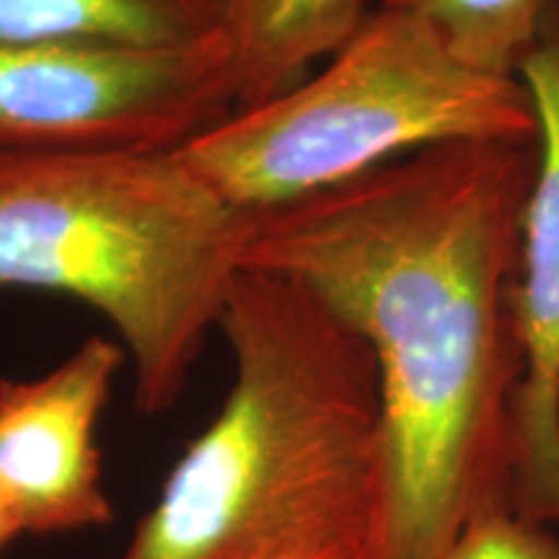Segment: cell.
<instances>
[{
	"mask_svg": "<svg viewBox=\"0 0 559 559\" xmlns=\"http://www.w3.org/2000/svg\"><path fill=\"white\" fill-rule=\"evenodd\" d=\"M534 171L536 143L453 140L251 215L243 267L309 288L379 368L383 492L360 559H438L513 508Z\"/></svg>",
	"mask_w": 559,
	"mask_h": 559,
	"instance_id": "cell-1",
	"label": "cell"
},
{
	"mask_svg": "<svg viewBox=\"0 0 559 559\" xmlns=\"http://www.w3.org/2000/svg\"><path fill=\"white\" fill-rule=\"evenodd\" d=\"M218 326L234 386L117 559L362 557L383 492L376 358L309 288L243 267Z\"/></svg>",
	"mask_w": 559,
	"mask_h": 559,
	"instance_id": "cell-2",
	"label": "cell"
},
{
	"mask_svg": "<svg viewBox=\"0 0 559 559\" xmlns=\"http://www.w3.org/2000/svg\"><path fill=\"white\" fill-rule=\"evenodd\" d=\"M249 228L177 151L0 156V288L99 311L148 417L185 394L243 270Z\"/></svg>",
	"mask_w": 559,
	"mask_h": 559,
	"instance_id": "cell-3",
	"label": "cell"
},
{
	"mask_svg": "<svg viewBox=\"0 0 559 559\" xmlns=\"http://www.w3.org/2000/svg\"><path fill=\"white\" fill-rule=\"evenodd\" d=\"M536 132L521 79L469 68L428 21L381 3L319 75L177 153L230 207L262 215L430 145L536 143Z\"/></svg>",
	"mask_w": 559,
	"mask_h": 559,
	"instance_id": "cell-4",
	"label": "cell"
},
{
	"mask_svg": "<svg viewBox=\"0 0 559 559\" xmlns=\"http://www.w3.org/2000/svg\"><path fill=\"white\" fill-rule=\"evenodd\" d=\"M234 111L223 34L185 47L0 41V156L169 153Z\"/></svg>",
	"mask_w": 559,
	"mask_h": 559,
	"instance_id": "cell-5",
	"label": "cell"
},
{
	"mask_svg": "<svg viewBox=\"0 0 559 559\" xmlns=\"http://www.w3.org/2000/svg\"><path fill=\"white\" fill-rule=\"evenodd\" d=\"M519 79L539 132L515 283L523 379L513 423V510L528 521L559 523V0L544 13Z\"/></svg>",
	"mask_w": 559,
	"mask_h": 559,
	"instance_id": "cell-6",
	"label": "cell"
},
{
	"mask_svg": "<svg viewBox=\"0 0 559 559\" xmlns=\"http://www.w3.org/2000/svg\"><path fill=\"white\" fill-rule=\"evenodd\" d=\"M128 349L94 334L32 381H0V495L21 534L107 526L99 419Z\"/></svg>",
	"mask_w": 559,
	"mask_h": 559,
	"instance_id": "cell-7",
	"label": "cell"
},
{
	"mask_svg": "<svg viewBox=\"0 0 559 559\" xmlns=\"http://www.w3.org/2000/svg\"><path fill=\"white\" fill-rule=\"evenodd\" d=\"M368 13L366 0H223L221 34L234 68L236 109L260 107L298 86Z\"/></svg>",
	"mask_w": 559,
	"mask_h": 559,
	"instance_id": "cell-8",
	"label": "cell"
},
{
	"mask_svg": "<svg viewBox=\"0 0 559 559\" xmlns=\"http://www.w3.org/2000/svg\"><path fill=\"white\" fill-rule=\"evenodd\" d=\"M221 24L223 0H0V41L185 47Z\"/></svg>",
	"mask_w": 559,
	"mask_h": 559,
	"instance_id": "cell-9",
	"label": "cell"
},
{
	"mask_svg": "<svg viewBox=\"0 0 559 559\" xmlns=\"http://www.w3.org/2000/svg\"><path fill=\"white\" fill-rule=\"evenodd\" d=\"M412 11L474 70L519 79L523 55L555 0H381Z\"/></svg>",
	"mask_w": 559,
	"mask_h": 559,
	"instance_id": "cell-10",
	"label": "cell"
},
{
	"mask_svg": "<svg viewBox=\"0 0 559 559\" xmlns=\"http://www.w3.org/2000/svg\"><path fill=\"white\" fill-rule=\"evenodd\" d=\"M438 559H559V536L513 508L479 513Z\"/></svg>",
	"mask_w": 559,
	"mask_h": 559,
	"instance_id": "cell-11",
	"label": "cell"
},
{
	"mask_svg": "<svg viewBox=\"0 0 559 559\" xmlns=\"http://www.w3.org/2000/svg\"><path fill=\"white\" fill-rule=\"evenodd\" d=\"M251 559H355V557L340 549H285V551H270V555H260Z\"/></svg>",
	"mask_w": 559,
	"mask_h": 559,
	"instance_id": "cell-12",
	"label": "cell"
},
{
	"mask_svg": "<svg viewBox=\"0 0 559 559\" xmlns=\"http://www.w3.org/2000/svg\"><path fill=\"white\" fill-rule=\"evenodd\" d=\"M16 536H21V526L16 515H13V510L9 508V502H5L3 495H0V551L9 547Z\"/></svg>",
	"mask_w": 559,
	"mask_h": 559,
	"instance_id": "cell-13",
	"label": "cell"
}]
</instances>
